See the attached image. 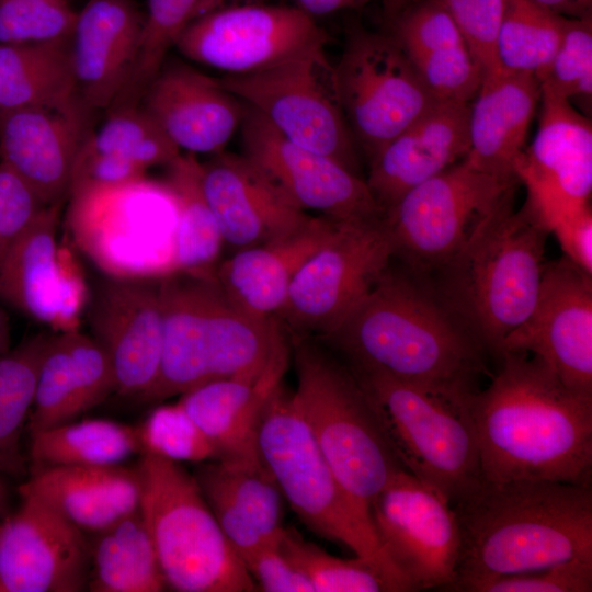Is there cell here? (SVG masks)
I'll use <instances>...</instances> for the list:
<instances>
[{"mask_svg": "<svg viewBox=\"0 0 592 592\" xmlns=\"http://www.w3.org/2000/svg\"><path fill=\"white\" fill-rule=\"evenodd\" d=\"M498 356L499 371L471 399L482 480L591 486L592 396L526 352Z\"/></svg>", "mask_w": 592, "mask_h": 592, "instance_id": "1", "label": "cell"}, {"mask_svg": "<svg viewBox=\"0 0 592 592\" xmlns=\"http://www.w3.org/2000/svg\"><path fill=\"white\" fill-rule=\"evenodd\" d=\"M352 368L462 391L486 371L483 346L437 293L392 269L329 333L316 338Z\"/></svg>", "mask_w": 592, "mask_h": 592, "instance_id": "2", "label": "cell"}, {"mask_svg": "<svg viewBox=\"0 0 592 592\" xmlns=\"http://www.w3.org/2000/svg\"><path fill=\"white\" fill-rule=\"evenodd\" d=\"M460 530L455 591L466 582L592 561V488L547 480H481L453 505Z\"/></svg>", "mask_w": 592, "mask_h": 592, "instance_id": "3", "label": "cell"}, {"mask_svg": "<svg viewBox=\"0 0 592 592\" xmlns=\"http://www.w3.org/2000/svg\"><path fill=\"white\" fill-rule=\"evenodd\" d=\"M159 291L161 361L144 401L181 396L215 379L259 376L286 334L275 318L258 319L236 307L215 272H177L159 280Z\"/></svg>", "mask_w": 592, "mask_h": 592, "instance_id": "4", "label": "cell"}, {"mask_svg": "<svg viewBox=\"0 0 592 592\" xmlns=\"http://www.w3.org/2000/svg\"><path fill=\"white\" fill-rule=\"evenodd\" d=\"M513 189L439 270L437 294L485 350L499 354L504 339L532 311L550 234Z\"/></svg>", "mask_w": 592, "mask_h": 592, "instance_id": "5", "label": "cell"}, {"mask_svg": "<svg viewBox=\"0 0 592 592\" xmlns=\"http://www.w3.org/2000/svg\"><path fill=\"white\" fill-rule=\"evenodd\" d=\"M257 448L283 498L308 528L367 562L389 591H415L383 548L371 514L334 475L293 394L282 384L262 412Z\"/></svg>", "mask_w": 592, "mask_h": 592, "instance_id": "6", "label": "cell"}, {"mask_svg": "<svg viewBox=\"0 0 592 592\" xmlns=\"http://www.w3.org/2000/svg\"><path fill=\"white\" fill-rule=\"evenodd\" d=\"M350 368L405 470L452 505L480 485L479 444L471 407L476 391L439 388L378 371Z\"/></svg>", "mask_w": 592, "mask_h": 592, "instance_id": "7", "label": "cell"}, {"mask_svg": "<svg viewBox=\"0 0 592 592\" xmlns=\"http://www.w3.org/2000/svg\"><path fill=\"white\" fill-rule=\"evenodd\" d=\"M289 342L298 410L343 488L371 514L374 499L402 467L348 364L316 338Z\"/></svg>", "mask_w": 592, "mask_h": 592, "instance_id": "8", "label": "cell"}, {"mask_svg": "<svg viewBox=\"0 0 592 592\" xmlns=\"http://www.w3.org/2000/svg\"><path fill=\"white\" fill-rule=\"evenodd\" d=\"M140 512L167 584L179 592H247L257 585L194 477L180 463L141 454Z\"/></svg>", "mask_w": 592, "mask_h": 592, "instance_id": "9", "label": "cell"}, {"mask_svg": "<svg viewBox=\"0 0 592 592\" xmlns=\"http://www.w3.org/2000/svg\"><path fill=\"white\" fill-rule=\"evenodd\" d=\"M67 200L72 240L104 275L160 280L174 273L177 206L162 181L83 186Z\"/></svg>", "mask_w": 592, "mask_h": 592, "instance_id": "10", "label": "cell"}, {"mask_svg": "<svg viewBox=\"0 0 592 592\" xmlns=\"http://www.w3.org/2000/svg\"><path fill=\"white\" fill-rule=\"evenodd\" d=\"M219 84L294 144L362 175L360 150L338 95L325 46L272 67L217 78Z\"/></svg>", "mask_w": 592, "mask_h": 592, "instance_id": "11", "label": "cell"}, {"mask_svg": "<svg viewBox=\"0 0 592 592\" xmlns=\"http://www.w3.org/2000/svg\"><path fill=\"white\" fill-rule=\"evenodd\" d=\"M517 183L464 158L413 187L384 215L394 258L420 271L440 269Z\"/></svg>", "mask_w": 592, "mask_h": 592, "instance_id": "12", "label": "cell"}, {"mask_svg": "<svg viewBox=\"0 0 592 592\" xmlns=\"http://www.w3.org/2000/svg\"><path fill=\"white\" fill-rule=\"evenodd\" d=\"M335 83L352 136L367 161L439 100L389 33H351Z\"/></svg>", "mask_w": 592, "mask_h": 592, "instance_id": "13", "label": "cell"}, {"mask_svg": "<svg viewBox=\"0 0 592 592\" xmlns=\"http://www.w3.org/2000/svg\"><path fill=\"white\" fill-rule=\"evenodd\" d=\"M394 259L384 217L338 221L299 269L275 320L291 337L321 338L368 293Z\"/></svg>", "mask_w": 592, "mask_h": 592, "instance_id": "14", "label": "cell"}, {"mask_svg": "<svg viewBox=\"0 0 592 592\" xmlns=\"http://www.w3.org/2000/svg\"><path fill=\"white\" fill-rule=\"evenodd\" d=\"M327 34L299 7H223L191 20L174 47L227 75L266 69L318 46Z\"/></svg>", "mask_w": 592, "mask_h": 592, "instance_id": "15", "label": "cell"}, {"mask_svg": "<svg viewBox=\"0 0 592 592\" xmlns=\"http://www.w3.org/2000/svg\"><path fill=\"white\" fill-rule=\"evenodd\" d=\"M369 512L383 548L415 591L445 590L454 581L460 530L453 505L442 494L401 468Z\"/></svg>", "mask_w": 592, "mask_h": 592, "instance_id": "16", "label": "cell"}, {"mask_svg": "<svg viewBox=\"0 0 592 592\" xmlns=\"http://www.w3.org/2000/svg\"><path fill=\"white\" fill-rule=\"evenodd\" d=\"M505 351L537 357L567 387L592 396V275L566 257L546 262L535 305L502 342L499 354Z\"/></svg>", "mask_w": 592, "mask_h": 592, "instance_id": "17", "label": "cell"}, {"mask_svg": "<svg viewBox=\"0 0 592 592\" xmlns=\"http://www.w3.org/2000/svg\"><path fill=\"white\" fill-rule=\"evenodd\" d=\"M535 137L514 166L524 184L523 206L549 232L566 213L590 203L592 192L591 118L572 104L540 90Z\"/></svg>", "mask_w": 592, "mask_h": 592, "instance_id": "18", "label": "cell"}, {"mask_svg": "<svg viewBox=\"0 0 592 592\" xmlns=\"http://www.w3.org/2000/svg\"><path fill=\"white\" fill-rule=\"evenodd\" d=\"M240 129L242 155L305 212L314 210L335 221L384 217L365 178L292 143L248 106Z\"/></svg>", "mask_w": 592, "mask_h": 592, "instance_id": "19", "label": "cell"}, {"mask_svg": "<svg viewBox=\"0 0 592 592\" xmlns=\"http://www.w3.org/2000/svg\"><path fill=\"white\" fill-rule=\"evenodd\" d=\"M0 522V592H79L88 587L90 544L84 532L39 498Z\"/></svg>", "mask_w": 592, "mask_h": 592, "instance_id": "20", "label": "cell"}, {"mask_svg": "<svg viewBox=\"0 0 592 592\" xmlns=\"http://www.w3.org/2000/svg\"><path fill=\"white\" fill-rule=\"evenodd\" d=\"M87 318L91 337L112 363L115 392L141 399L155 385L161 361L159 280L104 275L89 297Z\"/></svg>", "mask_w": 592, "mask_h": 592, "instance_id": "21", "label": "cell"}, {"mask_svg": "<svg viewBox=\"0 0 592 592\" xmlns=\"http://www.w3.org/2000/svg\"><path fill=\"white\" fill-rule=\"evenodd\" d=\"M202 184L224 243L237 250L285 238L312 217L243 155H214L202 163Z\"/></svg>", "mask_w": 592, "mask_h": 592, "instance_id": "22", "label": "cell"}, {"mask_svg": "<svg viewBox=\"0 0 592 592\" xmlns=\"http://www.w3.org/2000/svg\"><path fill=\"white\" fill-rule=\"evenodd\" d=\"M60 206L42 207L9 251L0 269V301L64 331L77 328L86 294L81 280L60 261Z\"/></svg>", "mask_w": 592, "mask_h": 592, "instance_id": "23", "label": "cell"}, {"mask_svg": "<svg viewBox=\"0 0 592 592\" xmlns=\"http://www.w3.org/2000/svg\"><path fill=\"white\" fill-rule=\"evenodd\" d=\"M90 111L27 107L0 112V163L44 206L69 196L72 170Z\"/></svg>", "mask_w": 592, "mask_h": 592, "instance_id": "24", "label": "cell"}, {"mask_svg": "<svg viewBox=\"0 0 592 592\" xmlns=\"http://www.w3.org/2000/svg\"><path fill=\"white\" fill-rule=\"evenodd\" d=\"M139 104L180 151L193 155L224 151L246 111L216 78L182 64H163Z\"/></svg>", "mask_w": 592, "mask_h": 592, "instance_id": "25", "label": "cell"}, {"mask_svg": "<svg viewBox=\"0 0 592 592\" xmlns=\"http://www.w3.org/2000/svg\"><path fill=\"white\" fill-rule=\"evenodd\" d=\"M468 115L469 103L439 100L368 161L365 180L384 213L467 156Z\"/></svg>", "mask_w": 592, "mask_h": 592, "instance_id": "26", "label": "cell"}, {"mask_svg": "<svg viewBox=\"0 0 592 592\" xmlns=\"http://www.w3.org/2000/svg\"><path fill=\"white\" fill-rule=\"evenodd\" d=\"M144 22L132 0H90L76 14L70 60L78 95L90 111L107 110L125 88Z\"/></svg>", "mask_w": 592, "mask_h": 592, "instance_id": "27", "label": "cell"}, {"mask_svg": "<svg viewBox=\"0 0 592 592\" xmlns=\"http://www.w3.org/2000/svg\"><path fill=\"white\" fill-rule=\"evenodd\" d=\"M192 475L242 561L278 539L283 496L260 457L203 462Z\"/></svg>", "mask_w": 592, "mask_h": 592, "instance_id": "28", "label": "cell"}, {"mask_svg": "<svg viewBox=\"0 0 592 592\" xmlns=\"http://www.w3.org/2000/svg\"><path fill=\"white\" fill-rule=\"evenodd\" d=\"M289 350L284 335L259 376L215 379L181 395L178 402L212 443L216 459L260 457L259 422L269 398L281 385Z\"/></svg>", "mask_w": 592, "mask_h": 592, "instance_id": "29", "label": "cell"}, {"mask_svg": "<svg viewBox=\"0 0 592 592\" xmlns=\"http://www.w3.org/2000/svg\"><path fill=\"white\" fill-rule=\"evenodd\" d=\"M115 390L112 363L91 335L77 328L52 333L39 364L26 430L30 434L71 422Z\"/></svg>", "mask_w": 592, "mask_h": 592, "instance_id": "30", "label": "cell"}, {"mask_svg": "<svg viewBox=\"0 0 592 592\" xmlns=\"http://www.w3.org/2000/svg\"><path fill=\"white\" fill-rule=\"evenodd\" d=\"M405 3L388 33L437 100L470 103L483 76L458 26L437 0Z\"/></svg>", "mask_w": 592, "mask_h": 592, "instance_id": "31", "label": "cell"}, {"mask_svg": "<svg viewBox=\"0 0 592 592\" xmlns=\"http://www.w3.org/2000/svg\"><path fill=\"white\" fill-rule=\"evenodd\" d=\"M540 101L536 77L499 70L482 78L469 103V150L475 168L504 180H517L514 166Z\"/></svg>", "mask_w": 592, "mask_h": 592, "instance_id": "32", "label": "cell"}, {"mask_svg": "<svg viewBox=\"0 0 592 592\" xmlns=\"http://www.w3.org/2000/svg\"><path fill=\"white\" fill-rule=\"evenodd\" d=\"M338 221L311 217L300 230L278 240L237 250L215 269L227 298L247 315L269 320L283 306L294 276L329 239Z\"/></svg>", "mask_w": 592, "mask_h": 592, "instance_id": "33", "label": "cell"}, {"mask_svg": "<svg viewBox=\"0 0 592 592\" xmlns=\"http://www.w3.org/2000/svg\"><path fill=\"white\" fill-rule=\"evenodd\" d=\"M19 491L33 494L83 532L99 533L140 509L137 467L55 466L31 473Z\"/></svg>", "mask_w": 592, "mask_h": 592, "instance_id": "34", "label": "cell"}, {"mask_svg": "<svg viewBox=\"0 0 592 592\" xmlns=\"http://www.w3.org/2000/svg\"><path fill=\"white\" fill-rule=\"evenodd\" d=\"M27 107L90 111L77 92L70 37L38 43H0V112Z\"/></svg>", "mask_w": 592, "mask_h": 592, "instance_id": "35", "label": "cell"}, {"mask_svg": "<svg viewBox=\"0 0 592 592\" xmlns=\"http://www.w3.org/2000/svg\"><path fill=\"white\" fill-rule=\"evenodd\" d=\"M88 588L93 592H160L167 584L140 509L95 533Z\"/></svg>", "mask_w": 592, "mask_h": 592, "instance_id": "36", "label": "cell"}, {"mask_svg": "<svg viewBox=\"0 0 592 592\" xmlns=\"http://www.w3.org/2000/svg\"><path fill=\"white\" fill-rule=\"evenodd\" d=\"M163 184L177 206L174 273H212L224 239L202 184L196 155L179 153L166 167Z\"/></svg>", "mask_w": 592, "mask_h": 592, "instance_id": "37", "label": "cell"}, {"mask_svg": "<svg viewBox=\"0 0 592 592\" xmlns=\"http://www.w3.org/2000/svg\"><path fill=\"white\" fill-rule=\"evenodd\" d=\"M140 453L136 428L91 418L30 433L31 473L55 466H116Z\"/></svg>", "mask_w": 592, "mask_h": 592, "instance_id": "38", "label": "cell"}, {"mask_svg": "<svg viewBox=\"0 0 592 592\" xmlns=\"http://www.w3.org/2000/svg\"><path fill=\"white\" fill-rule=\"evenodd\" d=\"M50 332L36 333L0 357V475L27 473L22 435L32 410L41 361Z\"/></svg>", "mask_w": 592, "mask_h": 592, "instance_id": "39", "label": "cell"}, {"mask_svg": "<svg viewBox=\"0 0 592 592\" xmlns=\"http://www.w3.org/2000/svg\"><path fill=\"white\" fill-rule=\"evenodd\" d=\"M566 20L532 0H505L496 38L499 69L538 79L561 42Z\"/></svg>", "mask_w": 592, "mask_h": 592, "instance_id": "40", "label": "cell"}, {"mask_svg": "<svg viewBox=\"0 0 592 592\" xmlns=\"http://www.w3.org/2000/svg\"><path fill=\"white\" fill-rule=\"evenodd\" d=\"M95 149L125 158L146 171L170 163L181 151L138 104L110 107L107 117L87 135Z\"/></svg>", "mask_w": 592, "mask_h": 592, "instance_id": "41", "label": "cell"}, {"mask_svg": "<svg viewBox=\"0 0 592 592\" xmlns=\"http://www.w3.org/2000/svg\"><path fill=\"white\" fill-rule=\"evenodd\" d=\"M277 544L292 563L306 576L315 592L389 591L384 579L363 559L332 556L306 540L294 528L284 527Z\"/></svg>", "mask_w": 592, "mask_h": 592, "instance_id": "42", "label": "cell"}, {"mask_svg": "<svg viewBox=\"0 0 592 592\" xmlns=\"http://www.w3.org/2000/svg\"><path fill=\"white\" fill-rule=\"evenodd\" d=\"M540 90L590 117L592 105V16L567 18L561 42L538 78Z\"/></svg>", "mask_w": 592, "mask_h": 592, "instance_id": "43", "label": "cell"}, {"mask_svg": "<svg viewBox=\"0 0 592 592\" xmlns=\"http://www.w3.org/2000/svg\"><path fill=\"white\" fill-rule=\"evenodd\" d=\"M140 454L181 463L217 458L208 439L179 402L159 405L136 428Z\"/></svg>", "mask_w": 592, "mask_h": 592, "instance_id": "44", "label": "cell"}, {"mask_svg": "<svg viewBox=\"0 0 592 592\" xmlns=\"http://www.w3.org/2000/svg\"><path fill=\"white\" fill-rule=\"evenodd\" d=\"M198 1L148 0L140 46L128 80L133 91L143 92L158 73Z\"/></svg>", "mask_w": 592, "mask_h": 592, "instance_id": "45", "label": "cell"}, {"mask_svg": "<svg viewBox=\"0 0 592 592\" xmlns=\"http://www.w3.org/2000/svg\"><path fill=\"white\" fill-rule=\"evenodd\" d=\"M76 14L66 0H0V43L69 38Z\"/></svg>", "mask_w": 592, "mask_h": 592, "instance_id": "46", "label": "cell"}, {"mask_svg": "<svg viewBox=\"0 0 592 592\" xmlns=\"http://www.w3.org/2000/svg\"><path fill=\"white\" fill-rule=\"evenodd\" d=\"M463 592H591L592 561L571 560L522 573L466 582Z\"/></svg>", "mask_w": 592, "mask_h": 592, "instance_id": "47", "label": "cell"}, {"mask_svg": "<svg viewBox=\"0 0 592 592\" xmlns=\"http://www.w3.org/2000/svg\"><path fill=\"white\" fill-rule=\"evenodd\" d=\"M437 1L458 26L482 71V76L499 71L496 56V38L505 0Z\"/></svg>", "mask_w": 592, "mask_h": 592, "instance_id": "48", "label": "cell"}, {"mask_svg": "<svg viewBox=\"0 0 592 592\" xmlns=\"http://www.w3.org/2000/svg\"><path fill=\"white\" fill-rule=\"evenodd\" d=\"M44 205L12 171L0 163V269L29 224Z\"/></svg>", "mask_w": 592, "mask_h": 592, "instance_id": "49", "label": "cell"}, {"mask_svg": "<svg viewBox=\"0 0 592 592\" xmlns=\"http://www.w3.org/2000/svg\"><path fill=\"white\" fill-rule=\"evenodd\" d=\"M146 172L125 158L95 149L86 136L76 157L70 191L83 186L123 184L146 177Z\"/></svg>", "mask_w": 592, "mask_h": 592, "instance_id": "50", "label": "cell"}, {"mask_svg": "<svg viewBox=\"0 0 592 592\" xmlns=\"http://www.w3.org/2000/svg\"><path fill=\"white\" fill-rule=\"evenodd\" d=\"M277 540L243 560L257 588L266 592H315L306 576L283 554Z\"/></svg>", "mask_w": 592, "mask_h": 592, "instance_id": "51", "label": "cell"}, {"mask_svg": "<svg viewBox=\"0 0 592 592\" xmlns=\"http://www.w3.org/2000/svg\"><path fill=\"white\" fill-rule=\"evenodd\" d=\"M568 260L592 275V210L590 203L560 216L551 226Z\"/></svg>", "mask_w": 592, "mask_h": 592, "instance_id": "52", "label": "cell"}, {"mask_svg": "<svg viewBox=\"0 0 592 592\" xmlns=\"http://www.w3.org/2000/svg\"><path fill=\"white\" fill-rule=\"evenodd\" d=\"M298 7L310 14L326 15L341 10L358 8L373 0H296Z\"/></svg>", "mask_w": 592, "mask_h": 592, "instance_id": "53", "label": "cell"}, {"mask_svg": "<svg viewBox=\"0 0 592 592\" xmlns=\"http://www.w3.org/2000/svg\"><path fill=\"white\" fill-rule=\"evenodd\" d=\"M566 18L592 16V0H532Z\"/></svg>", "mask_w": 592, "mask_h": 592, "instance_id": "54", "label": "cell"}, {"mask_svg": "<svg viewBox=\"0 0 592 592\" xmlns=\"http://www.w3.org/2000/svg\"><path fill=\"white\" fill-rule=\"evenodd\" d=\"M11 349V329L10 321L5 311L0 306V357L7 354Z\"/></svg>", "mask_w": 592, "mask_h": 592, "instance_id": "55", "label": "cell"}, {"mask_svg": "<svg viewBox=\"0 0 592 592\" xmlns=\"http://www.w3.org/2000/svg\"><path fill=\"white\" fill-rule=\"evenodd\" d=\"M227 1L229 0H200L194 10L192 20L216 9L223 8Z\"/></svg>", "mask_w": 592, "mask_h": 592, "instance_id": "56", "label": "cell"}, {"mask_svg": "<svg viewBox=\"0 0 592 592\" xmlns=\"http://www.w3.org/2000/svg\"><path fill=\"white\" fill-rule=\"evenodd\" d=\"M8 503H9V488L4 480V476L0 475V522L8 514L7 513Z\"/></svg>", "mask_w": 592, "mask_h": 592, "instance_id": "57", "label": "cell"}]
</instances>
